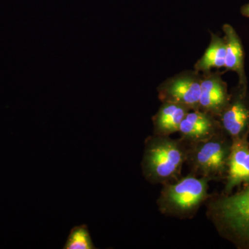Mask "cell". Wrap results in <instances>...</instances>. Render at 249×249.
<instances>
[{
  "instance_id": "obj_12",
  "label": "cell",
  "mask_w": 249,
  "mask_h": 249,
  "mask_svg": "<svg viewBox=\"0 0 249 249\" xmlns=\"http://www.w3.org/2000/svg\"><path fill=\"white\" fill-rule=\"evenodd\" d=\"M227 45L224 37L211 33V42L204 55L195 65V70L201 73H208L213 69L224 68Z\"/></svg>"
},
{
  "instance_id": "obj_5",
  "label": "cell",
  "mask_w": 249,
  "mask_h": 249,
  "mask_svg": "<svg viewBox=\"0 0 249 249\" xmlns=\"http://www.w3.org/2000/svg\"><path fill=\"white\" fill-rule=\"evenodd\" d=\"M202 74L194 71H185L164 80L157 88L160 102L182 105L191 110L199 109Z\"/></svg>"
},
{
  "instance_id": "obj_3",
  "label": "cell",
  "mask_w": 249,
  "mask_h": 249,
  "mask_svg": "<svg viewBox=\"0 0 249 249\" xmlns=\"http://www.w3.org/2000/svg\"><path fill=\"white\" fill-rule=\"evenodd\" d=\"M210 181L191 173L162 186L157 200L160 214L179 219H193L211 194Z\"/></svg>"
},
{
  "instance_id": "obj_11",
  "label": "cell",
  "mask_w": 249,
  "mask_h": 249,
  "mask_svg": "<svg viewBox=\"0 0 249 249\" xmlns=\"http://www.w3.org/2000/svg\"><path fill=\"white\" fill-rule=\"evenodd\" d=\"M190 111L189 108L178 103L162 102L158 111L152 116L153 134L170 137L178 132L181 121Z\"/></svg>"
},
{
  "instance_id": "obj_8",
  "label": "cell",
  "mask_w": 249,
  "mask_h": 249,
  "mask_svg": "<svg viewBox=\"0 0 249 249\" xmlns=\"http://www.w3.org/2000/svg\"><path fill=\"white\" fill-rule=\"evenodd\" d=\"M222 129L216 116L198 109L188 111L181 121L178 132L179 138L190 145L211 138Z\"/></svg>"
},
{
  "instance_id": "obj_7",
  "label": "cell",
  "mask_w": 249,
  "mask_h": 249,
  "mask_svg": "<svg viewBox=\"0 0 249 249\" xmlns=\"http://www.w3.org/2000/svg\"><path fill=\"white\" fill-rule=\"evenodd\" d=\"M201 74L199 109L217 118L230 101L227 83L222 79L220 72L211 71Z\"/></svg>"
},
{
  "instance_id": "obj_6",
  "label": "cell",
  "mask_w": 249,
  "mask_h": 249,
  "mask_svg": "<svg viewBox=\"0 0 249 249\" xmlns=\"http://www.w3.org/2000/svg\"><path fill=\"white\" fill-rule=\"evenodd\" d=\"M222 129L232 139L249 135V105L247 91L237 88L230 101L217 117Z\"/></svg>"
},
{
  "instance_id": "obj_13",
  "label": "cell",
  "mask_w": 249,
  "mask_h": 249,
  "mask_svg": "<svg viewBox=\"0 0 249 249\" xmlns=\"http://www.w3.org/2000/svg\"><path fill=\"white\" fill-rule=\"evenodd\" d=\"M64 249H95L88 226L85 224L73 227L69 234Z\"/></svg>"
},
{
  "instance_id": "obj_10",
  "label": "cell",
  "mask_w": 249,
  "mask_h": 249,
  "mask_svg": "<svg viewBox=\"0 0 249 249\" xmlns=\"http://www.w3.org/2000/svg\"><path fill=\"white\" fill-rule=\"evenodd\" d=\"M224 39L227 45L226 52L225 71L235 72L238 76L237 88L243 91H247L248 83L246 76L245 67V52L240 36L237 31L229 24L223 25Z\"/></svg>"
},
{
  "instance_id": "obj_2",
  "label": "cell",
  "mask_w": 249,
  "mask_h": 249,
  "mask_svg": "<svg viewBox=\"0 0 249 249\" xmlns=\"http://www.w3.org/2000/svg\"><path fill=\"white\" fill-rule=\"evenodd\" d=\"M188 145L181 139L169 136H149L144 142L142 161V175L149 183L161 186L182 177Z\"/></svg>"
},
{
  "instance_id": "obj_4",
  "label": "cell",
  "mask_w": 249,
  "mask_h": 249,
  "mask_svg": "<svg viewBox=\"0 0 249 249\" xmlns=\"http://www.w3.org/2000/svg\"><path fill=\"white\" fill-rule=\"evenodd\" d=\"M232 142L222 129L203 142L187 144L186 164L189 173L210 181L226 178Z\"/></svg>"
},
{
  "instance_id": "obj_14",
  "label": "cell",
  "mask_w": 249,
  "mask_h": 249,
  "mask_svg": "<svg viewBox=\"0 0 249 249\" xmlns=\"http://www.w3.org/2000/svg\"><path fill=\"white\" fill-rule=\"evenodd\" d=\"M240 12L242 16L249 18V4L244 5V6L241 8Z\"/></svg>"
},
{
  "instance_id": "obj_9",
  "label": "cell",
  "mask_w": 249,
  "mask_h": 249,
  "mask_svg": "<svg viewBox=\"0 0 249 249\" xmlns=\"http://www.w3.org/2000/svg\"><path fill=\"white\" fill-rule=\"evenodd\" d=\"M228 160L226 184L222 193L231 194L232 190L242 183L249 185V143L248 135L232 139Z\"/></svg>"
},
{
  "instance_id": "obj_1",
  "label": "cell",
  "mask_w": 249,
  "mask_h": 249,
  "mask_svg": "<svg viewBox=\"0 0 249 249\" xmlns=\"http://www.w3.org/2000/svg\"><path fill=\"white\" fill-rule=\"evenodd\" d=\"M205 206L219 235L238 248L249 249V185L233 195L211 193Z\"/></svg>"
}]
</instances>
